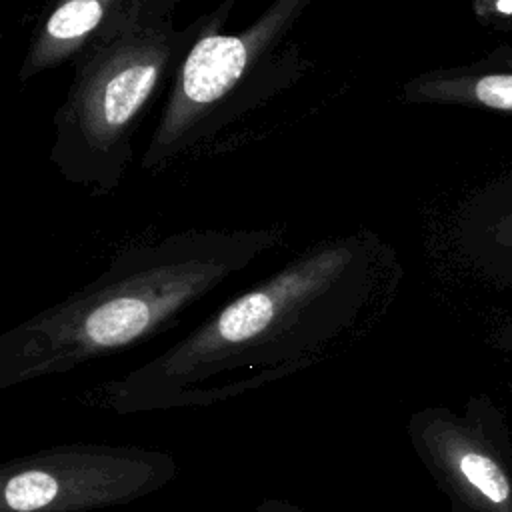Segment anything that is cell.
I'll return each instance as SVG.
<instances>
[{"mask_svg": "<svg viewBox=\"0 0 512 512\" xmlns=\"http://www.w3.org/2000/svg\"><path fill=\"white\" fill-rule=\"evenodd\" d=\"M402 282L376 232L322 238L242 290L174 344L78 394L92 412L212 408L340 360L390 314Z\"/></svg>", "mask_w": 512, "mask_h": 512, "instance_id": "obj_1", "label": "cell"}, {"mask_svg": "<svg viewBox=\"0 0 512 512\" xmlns=\"http://www.w3.org/2000/svg\"><path fill=\"white\" fill-rule=\"evenodd\" d=\"M286 226L188 228L130 244L88 284L0 336V390L144 344L284 244Z\"/></svg>", "mask_w": 512, "mask_h": 512, "instance_id": "obj_2", "label": "cell"}, {"mask_svg": "<svg viewBox=\"0 0 512 512\" xmlns=\"http://www.w3.org/2000/svg\"><path fill=\"white\" fill-rule=\"evenodd\" d=\"M238 0L178 28L180 0H134L122 24L86 50L54 114L48 160L70 184L108 194L116 190L134 156V134L172 80L190 48L224 24Z\"/></svg>", "mask_w": 512, "mask_h": 512, "instance_id": "obj_3", "label": "cell"}, {"mask_svg": "<svg viewBox=\"0 0 512 512\" xmlns=\"http://www.w3.org/2000/svg\"><path fill=\"white\" fill-rule=\"evenodd\" d=\"M312 0H272L244 30L210 28L182 60L142 156L160 174L296 82L306 68L292 32Z\"/></svg>", "mask_w": 512, "mask_h": 512, "instance_id": "obj_4", "label": "cell"}, {"mask_svg": "<svg viewBox=\"0 0 512 512\" xmlns=\"http://www.w3.org/2000/svg\"><path fill=\"white\" fill-rule=\"evenodd\" d=\"M178 476L176 458L136 444L72 442L0 466V512H98L142 500Z\"/></svg>", "mask_w": 512, "mask_h": 512, "instance_id": "obj_5", "label": "cell"}, {"mask_svg": "<svg viewBox=\"0 0 512 512\" xmlns=\"http://www.w3.org/2000/svg\"><path fill=\"white\" fill-rule=\"evenodd\" d=\"M406 436L450 512H512V432L490 394L468 396L462 410L424 406Z\"/></svg>", "mask_w": 512, "mask_h": 512, "instance_id": "obj_6", "label": "cell"}, {"mask_svg": "<svg viewBox=\"0 0 512 512\" xmlns=\"http://www.w3.org/2000/svg\"><path fill=\"white\" fill-rule=\"evenodd\" d=\"M132 4L134 0H50L30 34L18 80L74 64L122 24Z\"/></svg>", "mask_w": 512, "mask_h": 512, "instance_id": "obj_7", "label": "cell"}, {"mask_svg": "<svg viewBox=\"0 0 512 512\" xmlns=\"http://www.w3.org/2000/svg\"><path fill=\"white\" fill-rule=\"evenodd\" d=\"M458 244L484 278L512 288V172L470 198L460 216Z\"/></svg>", "mask_w": 512, "mask_h": 512, "instance_id": "obj_8", "label": "cell"}, {"mask_svg": "<svg viewBox=\"0 0 512 512\" xmlns=\"http://www.w3.org/2000/svg\"><path fill=\"white\" fill-rule=\"evenodd\" d=\"M402 102L478 108L512 116V64L486 54L472 64L420 72L402 84Z\"/></svg>", "mask_w": 512, "mask_h": 512, "instance_id": "obj_9", "label": "cell"}, {"mask_svg": "<svg viewBox=\"0 0 512 512\" xmlns=\"http://www.w3.org/2000/svg\"><path fill=\"white\" fill-rule=\"evenodd\" d=\"M488 342H490V346H492L494 350L512 354V314H510V316H504L502 320H498V322L494 324V328L490 330Z\"/></svg>", "mask_w": 512, "mask_h": 512, "instance_id": "obj_10", "label": "cell"}, {"mask_svg": "<svg viewBox=\"0 0 512 512\" xmlns=\"http://www.w3.org/2000/svg\"><path fill=\"white\" fill-rule=\"evenodd\" d=\"M250 512H308V510L292 500L278 498V496H266Z\"/></svg>", "mask_w": 512, "mask_h": 512, "instance_id": "obj_11", "label": "cell"}, {"mask_svg": "<svg viewBox=\"0 0 512 512\" xmlns=\"http://www.w3.org/2000/svg\"><path fill=\"white\" fill-rule=\"evenodd\" d=\"M488 56H490V58H494V60H500V62H508V64H512V46L496 48V50H494V52H490Z\"/></svg>", "mask_w": 512, "mask_h": 512, "instance_id": "obj_12", "label": "cell"}, {"mask_svg": "<svg viewBox=\"0 0 512 512\" xmlns=\"http://www.w3.org/2000/svg\"><path fill=\"white\" fill-rule=\"evenodd\" d=\"M496 8H498V12L512 14V0H498V2H496Z\"/></svg>", "mask_w": 512, "mask_h": 512, "instance_id": "obj_13", "label": "cell"}]
</instances>
